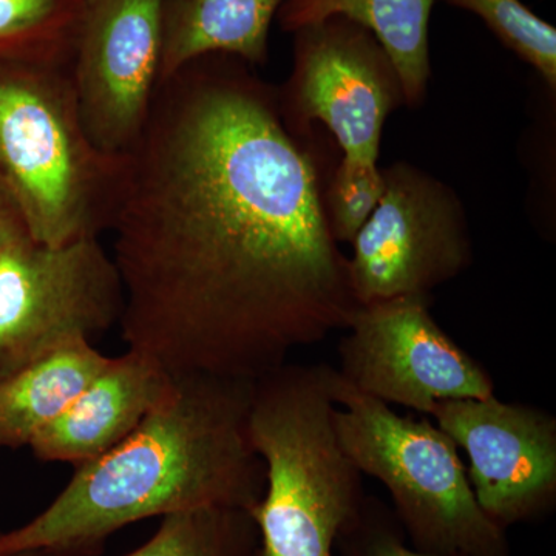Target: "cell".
I'll return each mask as SVG.
<instances>
[{
	"instance_id": "9a60e30c",
	"label": "cell",
	"mask_w": 556,
	"mask_h": 556,
	"mask_svg": "<svg viewBox=\"0 0 556 556\" xmlns=\"http://www.w3.org/2000/svg\"><path fill=\"white\" fill-rule=\"evenodd\" d=\"M109 361L83 342L0 378V452L28 447Z\"/></svg>"
},
{
	"instance_id": "ffe728a7",
	"label": "cell",
	"mask_w": 556,
	"mask_h": 556,
	"mask_svg": "<svg viewBox=\"0 0 556 556\" xmlns=\"http://www.w3.org/2000/svg\"><path fill=\"white\" fill-rule=\"evenodd\" d=\"M338 556H448L409 546L393 510L375 496L365 497L361 511L340 533Z\"/></svg>"
},
{
	"instance_id": "52a82bcc",
	"label": "cell",
	"mask_w": 556,
	"mask_h": 556,
	"mask_svg": "<svg viewBox=\"0 0 556 556\" xmlns=\"http://www.w3.org/2000/svg\"><path fill=\"white\" fill-rule=\"evenodd\" d=\"M292 35L291 75L277 89L289 129L309 138L314 124H321L342 156L378 164L387 118L405 105L390 54L346 17H328Z\"/></svg>"
},
{
	"instance_id": "6da1fadb",
	"label": "cell",
	"mask_w": 556,
	"mask_h": 556,
	"mask_svg": "<svg viewBox=\"0 0 556 556\" xmlns=\"http://www.w3.org/2000/svg\"><path fill=\"white\" fill-rule=\"evenodd\" d=\"M208 54L160 80L110 217L121 338L172 376L257 380L358 303L309 138L276 87Z\"/></svg>"
},
{
	"instance_id": "5bb4252c",
	"label": "cell",
	"mask_w": 556,
	"mask_h": 556,
	"mask_svg": "<svg viewBox=\"0 0 556 556\" xmlns=\"http://www.w3.org/2000/svg\"><path fill=\"white\" fill-rule=\"evenodd\" d=\"M434 0H287L277 14L294 33L328 17H346L367 28L390 54L402 80L405 105L426 101L431 76L430 20Z\"/></svg>"
},
{
	"instance_id": "d6986e66",
	"label": "cell",
	"mask_w": 556,
	"mask_h": 556,
	"mask_svg": "<svg viewBox=\"0 0 556 556\" xmlns=\"http://www.w3.org/2000/svg\"><path fill=\"white\" fill-rule=\"evenodd\" d=\"M378 164L340 155L338 166L324 181V207L329 230L338 243H353L383 193Z\"/></svg>"
},
{
	"instance_id": "ac0fdd59",
	"label": "cell",
	"mask_w": 556,
	"mask_h": 556,
	"mask_svg": "<svg viewBox=\"0 0 556 556\" xmlns=\"http://www.w3.org/2000/svg\"><path fill=\"white\" fill-rule=\"evenodd\" d=\"M448 5L470 11L486 28L514 51L519 60L532 65L556 90V30L541 20L521 0H445Z\"/></svg>"
},
{
	"instance_id": "30bf717a",
	"label": "cell",
	"mask_w": 556,
	"mask_h": 556,
	"mask_svg": "<svg viewBox=\"0 0 556 556\" xmlns=\"http://www.w3.org/2000/svg\"><path fill=\"white\" fill-rule=\"evenodd\" d=\"M164 0H84L70 78L84 126L109 155L129 152L160 80Z\"/></svg>"
},
{
	"instance_id": "8992f818",
	"label": "cell",
	"mask_w": 556,
	"mask_h": 556,
	"mask_svg": "<svg viewBox=\"0 0 556 556\" xmlns=\"http://www.w3.org/2000/svg\"><path fill=\"white\" fill-rule=\"evenodd\" d=\"M124 289L100 237L0 248V378L119 325Z\"/></svg>"
},
{
	"instance_id": "e0dca14e",
	"label": "cell",
	"mask_w": 556,
	"mask_h": 556,
	"mask_svg": "<svg viewBox=\"0 0 556 556\" xmlns=\"http://www.w3.org/2000/svg\"><path fill=\"white\" fill-rule=\"evenodd\" d=\"M84 0H0V62L70 65Z\"/></svg>"
},
{
	"instance_id": "277c9868",
	"label": "cell",
	"mask_w": 556,
	"mask_h": 556,
	"mask_svg": "<svg viewBox=\"0 0 556 556\" xmlns=\"http://www.w3.org/2000/svg\"><path fill=\"white\" fill-rule=\"evenodd\" d=\"M123 155L91 141L70 65L0 62V189L38 243L109 229Z\"/></svg>"
},
{
	"instance_id": "9c48e42d",
	"label": "cell",
	"mask_w": 556,
	"mask_h": 556,
	"mask_svg": "<svg viewBox=\"0 0 556 556\" xmlns=\"http://www.w3.org/2000/svg\"><path fill=\"white\" fill-rule=\"evenodd\" d=\"M430 298L358 305L339 343V375L383 404L428 416L439 402L493 396L492 376L439 327Z\"/></svg>"
},
{
	"instance_id": "7c38bea8",
	"label": "cell",
	"mask_w": 556,
	"mask_h": 556,
	"mask_svg": "<svg viewBox=\"0 0 556 556\" xmlns=\"http://www.w3.org/2000/svg\"><path fill=\"white\" fill-rule=\"evenodd\" d=\"M175 376L137 351L110 357L102 371L28 445L42 463L75 468L116 447L174 390Z\"/></svg>"
},
{
	"instance_id": "3957f363",
	"label": "cell",
	"mask_w": 556,
	"mask_h": 556,
	"mask_svg": "<svg viewBox=\"0 0 556 556\" xmlns=\"http://www.w3.org/2000/svg\"><path fill=\"white\" fill-rule=\"evenodd\" d=\"M329 371L288 362L254 380L249 434L265 467L251 510L258 556H338L340 533L367 497L339 441Z\"/></svg>"
},
{
	"instance_id": "44dd1931",
	"label": "cell",
	"mask_w": 556,
	"mask_h": 556,
	"mask_svg": "<svg viewBox=\"0 0 556 556\" xmlns=\"http://www.w3.org/2000/svg\"><path fill=\"white\" fill-rule=\"evenodd\" d=\"M22 232H27L24 222H22L16 207L13 206L7 193L0 189V248Z\"/></svg>"
},
{
	"instance_id": "5b68a950",
	"label": "cell",
	"mask_w": 556,
	"mask_h": 556,
	"mask_svg": "<svg viewBox=\"0 0 556 556\" xmlns=\"http://www.w3.org/2000/svg\"><path fill=\"white\" fill-rule=\"evenodd\" d=\"M340 444L362 475L386 486L408 544L428 554L511 556L500 529L475 500L453 439L431 422L401 416L351 387L331 367Z\"/></svg>"
},
{
	"instance_id": "4fadbf2b",
	"label": "cell",
	"mask_w": 556,
	"mask_h": 556,
	"mask_svg": "<svg viewBox=\"0 0 556 556\" xmlns=\"http://www.w3.org/2000/svg\"><path fill=\"white\" fill-rule=\"evenodd\" d=\"M287 0H164L160 80L208 54L263 65L270 25ZM159 80V83H160Z\"/></svg>"
},
{
	"instance_id": "7402d4cb",
	"label": "cell",
	"mask_w": 556,
	"mask_h": 556,
	"mask_svg": "<svg viewBox=\"0 0 556 556\" xmlns=\"http://www.w3.org/2000/svg\"><path fill=\"white\" fill-rule=\"evenodd\" d=\"M7 556H54L49 552H24V554L7 555Z\"/></svg>"
},
{
	"instance_id": "ba28073f",
	"label": "cell",
	"mask_w": 556,
	"mask_h": 556,
	"mask_svg": "<svg viewBox=\"0 0 556 556\" xmlns=\"http://www.w3.org/2000/svg\"><path fill=\"white\" fill-rule=\"evenodd\" d=\"M382 175V197L348 258L358 305L431 295L473 263L466 207L455 190L405 161Z\"/></svg>"
},
{
	"instance_id": "8fae6325",
	"label": "cell",
	"mask_w": 556,
	"mask_h": 556,
	"mask_svg": "<svg viewBox=\"0 0 556 556\" xmlns=\"http://www.w3.org/2000/svg\"><path fill=\"white\" fill-rule=\"evenodd\" d=\"M434 424L468 457L475 500L500 529L540 521L556 507V417L546 409L482 399L439 402Z\"/></svg>"
},
{
	"instance_id": "2e32d148",
	"label": "cell",
	"mask_w": 556,
	"mask_h": 556,
	"mask_svg": "<svg viewBox=\"0 0 556 556\" xmlns=\"http://www.w3.org/2000/svg\"><path fill=\"white\" fill-rule=\"evenodd\" d=\"M257 525L251 511L206 507L161 518L144 544L123 556H258Z\"/></svg>"
},
{
	"instance_id": "7a4b0ae2",
	"label": "cell",
	"mask_w": 556,
	"mask_h": 556,
	"mask_svg": "<svg viewBox=\"0 0 556 556\" xmlns=\"http://www.w3.org/2000/svg\"><path fill=\"white\" fill-rule=\"evenodd\" d=\"M254 380L175 376L174 390L121 444L75 468L24 526L0 533V556H101L124 527L206 507L251 511L265 467L249 434Z\"/></svg>"
}]
</instances>
